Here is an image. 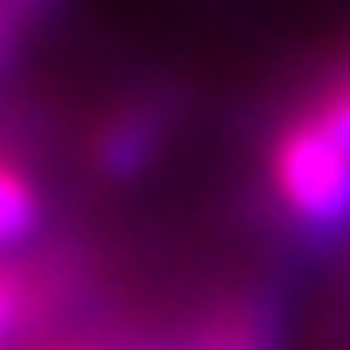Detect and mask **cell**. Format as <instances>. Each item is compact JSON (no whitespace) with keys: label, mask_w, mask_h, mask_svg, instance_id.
I'll use <instances>...</instances> for the list:
<instances>
[{"label":"cell","mask_w":350,"mask_h":350,"mask_svg":"<svg viewBox=\"0 0 350 350\" xmlns=\"http://www.w3.org/2000/svg\"><path fill=\"white\" fill-rule=\"evenodd\" d=\"M43 350H117V340H111V345H90V340H53V345H43Z\"/></svg>","instance_id":"52a82bcc"},{"label":"cell","mask_w":350,"mask_h":350,"mask_svg":"<svg viewBox=\"0 0 350 350\" xmlns=\"http://www.w3.org/2000/svg\"><path fill=\"white\" fill-rule=\"evenodd\" d=\"M48 228V191L22 154L0 149V260H16L43 239Z\"/></svg>","instance_id":"277c9868"},{"label":"cell","mask_w":350,"mask_h":350,"mask_svg":"<svg viewBox=\"0 0 350 350\" xmlns=\"http://www.w3.org/2000/svg\"><path fill=\"white\" fill-rule=\"evenodd\" d=\"M308 107L319 111V117L329 122V133L350 149V69H340V75H329L324 85L308 90Z\"/></svg>","instance_id":"8992f818"},{"label":"cell","mask_w":350,"mask_h":350,"mask_svg":"<svg viewBox=\"0 0 350 350\" xmlns=\"http://www.w3.org/2000/svg\"><path fill=\"white\" fill-rule=\"evenodd\" d=\"M43 313V286L22 260H0V350H16Z\"/></svg>","instance_id":"5b68a950"},{"label":"cell","mask_w":350,"mask_h":350,"mask_svg":"<svg viewBox=\"0 0 350 350\" xmlns=\"http://www.w3.org/2000/svg\"><path fill=\"white\" fill-rule=\"evenodd\" d=\"M170 128H175L170 96L138 90L128 101H117V107L96 122V133H90V165H96V175H107V180L144 175L154 159H159V149L170 144Z\"/></svg>","instance_id":"3957f363"},{"label":"cell","mask_w":350,"mask_h":350,"mask_svg":"<svg viewBox=\"0 0 350 350\" xmlns=\"http://www.w3.org/2000/svg\"><path fill=\"white\" fill-rule=\"evenodd\" d=\"M117 350H286V297L282 286H228L175 329L133 334Z\"/></svg>","instance_id":"7a4b0ae2"},{"label":"cell","mask_w":350,"mask_h":350,"mask_svg":"<svg viewBox=\"0 0 350 350\" xmlns=\"http://www.w3.org/2000/svg\"><path fill=\"white\" fill-rule=\"evenodd\" d=\"M265 197L282 213L286 234L303 244L350 239V149L329 133V122L308 107L276 117L265 138Z\"/></svg>","instance_id":"6da1fadb"},{"label":"cell","mask_w":350,"mask_h":350,"mask_svg":"<svg viewBox=\"0 0 350 350\" xmlns=\"http://www.w3.org/2000/svg\"><path fill=\"white\" fill-rule=\"evenodd\" d=\"M16 5H22V11H32V16H38V11H48L53 0H16Z\"/></svg>","instance_id":"ba28073f"}]
</instances>
